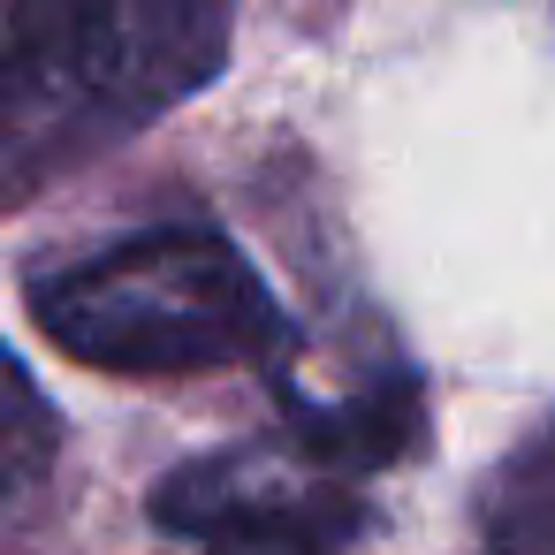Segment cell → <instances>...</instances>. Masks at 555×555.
Returning <instances> with one entry per match:
<instances>
[{
	"label": "cell",
	"mask_w": 555,
	"mask_h": 555,
	"mask_svg": "<svg viewBox=\"0 0 555 555\" xmlns=\"http://www.w3.org/2000/svg\"><path fill=\"white\" fill-rule=\"evenodd\" d=\"M236 0H9L0 24V214L206 92Z\"/></svg>",
	"instance_id": "6da1fadb"
},
{
	"label": "cell",
	"mask_w": 555,
	"mask_h": 555,
	"mask_svg": "<svg viewBox=\"0 0 555 555\" xmlns=\"http://www.w3.org/2000/svg\"><path fill=\"white\" fill-rule=\"evenodd\" d=\"M31 320L47 343L92 373H221L282 365L297 327L282 320L259 267L214 229H145L85 267L31 282Z\"/></svg>",
	"instance_id": "7a4b0ae2"
},
{
	"label": "cell",
	"mask_w": 555,
	"mask_h": 555,
	"mask_svg": "<svg viewBox=\"0 0 555 555\" xmlns=\"http://www.w3.org/2000/svg\"><path fill=\"white\" fill-rule=\"evenodd\" d=\"M153 517L160 532L183 540H221V532H267V525H305V532H358V502L350 479L320 472L312 456H274V449H221L198 456L183 472H168L153 487Z\"/></svg>",
	"instance_id": "3957f363"
},
{
	"label": "cell",
	"mask_w": 555,
	"mask_h": 555,
	"mask_svg": "<svg viewBox=\"0 0 555 555\" xmlns=\"http://www.w3.org/2000/svg\"><path fill=\"white\" fill-rule=\"evenodd\" d=\"M274 396H282V418H289V449L312 456L335 479L396 464L418 441V411H426L411 365H388V373H373L358 388H335V396H320L305 380H274Z\"/></svg>",
	"instance_id": "277c9868"
},
{
	"label": "cell",
	"mask_w": 555,
	"mask_h": 555,
	"mask_svg": "<svg viewBox=\"0 0 555 555\" xmlns=\"http://www.w3.org/2000/svg\"><path fill=\"white\" fill-rule=\"evenodd\" d=\"M487 555H555V418L525 434L479 494Z\"/></svg>",
	"instance_id": "5b68a950"
},
{
	"label": "cell",
	"mask_w": 555,
	"mask_h": 555,
	"mask_svg": "<svg viewBox=\"0 0 555 555\" xmlns=\"http://www.w3.org/2000/svg\"><path fill=\"white\" fill-rule=\"evenodd\" d=\"M62 449V418L39 396V380L24 373V358L0 343V479H24Z\"/></svg>",
	"instance_id": "8992f818"
},
{
	"label": "cell",
	"mask_w": 555,
	"mask_h": 555,
	"mask_svg": "<svg viewBox=\"0 0 555 555\" xmlns=\"http://www.w3.org/2000/svg\"><path fill=\"white\" fill-rule=\"evenodd\" d=\"M206 555H343L350 540L335 532H305V525H267V532H221V540H198Z\"/></svg>",
	"instance_id": "52a82bcc"
}]
</instances>
